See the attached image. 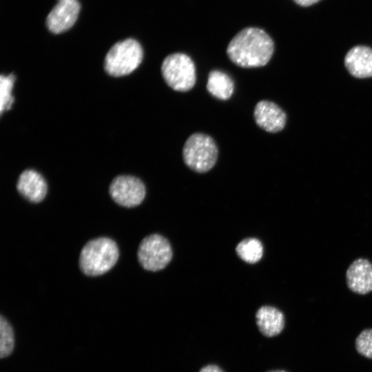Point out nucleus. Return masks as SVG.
I'll use <instances>...</instances> for the list:
<instances>
[{"label":"nucleus","instance_id":"obj_13","mask_svg":"<svg viewBox=\"0 0 372 372\" xmlns=\"http://www.w3.org/2000/svg\"><path fill=\"white\" fill-rule=\"evenodd\" d=\"M259 331L267 337L281 333L285 327V316L281 311L271 306H262L256 313Z\"/></svg>","mask_w":372,"mask_h":372},{"label":"nucleus","instance_id":"obj_14","mask_svg":"<svg viewBox=\"0 0 372 372\" xmlns=\"http://www.w3.org/2000/svg\"><path fill=\"white\" fill-rule=\"evenodd\" d=\"M234 89L231 78L219 70H212L209 73L207 90L214 97L220 100L229 99Z\"/></svg>","mask_w":372,"mask_h":372},{"label":"nucleus","instance_id":"obj_3","mask_svg":"<svg viewBox=\"0 0 372 372\" xmlns=\"http://www.w3.org/2000/svg\"><path fill=\"white\" fill-rule=\"evenodd\" d=\"M143 57L141 44L134 39H126L110 49L105 58V70L114 76L127 75L138 67Z\"/></svg>","mask_w":372,"mask_h":372},{"label":"nucleus","instance_id":"obj_9","mask_svg":"<svg viewBox=\"0 0 372 372\" xmlns=\"http://www.w3.org/2000/svg\"><path fill=\"white\" fill-rule=\"evenodd\" d=\"M254 120L262 130L271 133L281 131L285 126V112L276 103L266 100L257 103L254 111Z\"/></svg>","mask_w":372,"mask_h":372},{"label":"nucleus","instance_id":"obj_10","mask_svg":"<svg viewBox=\"0 0 372 372\" xmlns=\"http://www.w3.org/2000/svg\"><path fill=\"white\" fill-rule=\"evenodd\" d=\"M347 286L353 292L366 294L372 291V264L366 259L358 258L346 273Z\"/></svg>","mask_w":372,"mask_h":372},{"label":"nucleus","instance_id":"obj_8","mask_svg":"<svg viewBox=\"0 0 372 372\" xmlns=\"http://www.w3.org/2000/svg\"><path fill=\"white\" fill-rule=\"evenodd\" d=\"M46 17V26L54 34L62 33L73 26L79 17L81 5L78 0H57Z\"/></svg>","mask_w":372,"mask_h":372},{"label":"nucleus","instance_id":"obj_11","mask_svg":"<svg viewBox=\"0 0 372 372\" xmlns=\"http://www.w3.org/2000/svg\"><path fill=\"white\" fill-rule=\"evenodd\" d=\"M17 189L22 196L32 203L42 201L48 190L43 177L33 169H26L20 174Z\"/></svg>","mask_w":372,"mask_h":372},{"label":"nucleus","instance_id":"obj_12","mask_svg":"<svg viewBox=\"0 0 372 372\" xmlns=\"http://www.w3.org/2000/svg\"><path fill=\"white\" fill-rule=\"evenodd\" d=\"M344 64L349 72L356 78L372 76V48L353 47L345 56Z\"/></svg>","mask_w":372,"mask_h":372},{"label":"nucleus","instance_id":"obj_5","mask_svg":"<svg viewBox=\"0 0 372 372\" xmlns=\"http://www.w3.org/2000/svg\"><path fill=\"white\" fill-rule=\"evenodd\" d=\"M161 73L165 83L176 91H189L196 83L195 65L183 53H173L166 56L161 65Z\"/></svg>","mask_w":372,"mask_h":372},{"label":"nucleus","instance_id":"obj_19","mask_svg":"<svg viewBox=\"0 0 372 372\" xmlns=\"http://www.w3.org/2000/svg\"><path fill=\"white\" fill-rule=\"evenodd\" d=\"M199 372H223V371L216 365H207L203 367Z\"/></svg>","mask_w":372,"mask_h":372},{"label":"nucleus","instance_id":"obj_15","mask_svg":"<svg viewBox=\"0 0 372 372\" xmlns=\"http://www.w3.org/2000/svg\"><path fill=\"white\" fill-rule=\"evenodd\" d=\"M238 256L248 263L258 262L263 254V247L256 238H246L238 243L236 248Z\"/></svg>","mask_w":372,"mask_h":372},{"label":"nucleus","instance_id":"obj_2","mask_svg":"<svg viewBox=\"0 0 372 372\" xmlns=\"http://www.w3.org/2000/svg\"><path fill=\"white\" fill-rule=\"evenodd\" d=\"M118 249L110 238L100 237L88 241L79 256V267L83 273L97 276L108 271L118 258Z\"/></svg>","mask_w":372,"mask_h":372},{"label":"nucleus","instance_id":"obj_4","mask_svg":"<svg viewBox=\"0 0 372 372\" xmlns=\"http://www.w3.org/2000/svg\"><path fill=\"white\" fill-rule=\"evenodd\" d=\"M218 150L214 140L202 133L192 134L183 148V158L187 167L194 172L203 173L216 164Z\"/></svg>","mask_w":372,"mask_h":372},{"label":"nucleus","instance_id":"obj_7","mask_svg":"<svg viewBox=\"0 0 372 372\" xmlns=\"http://www.w3.org/2000/svg\"><path fill=\"white\" fill-rule=\"evenodd\" d=\"M112 198L118 205L132 207L138 205L145 196L143 183L132 176H118L112 181L110 188Z\"/></svg>","mask_w":372,"mask_h":372},{"label":"nucleus","instance_id":"obj_21","mask_svg":"<svg viewBox=\"0 0 372 372\" xmlns=\"http://www.w3.org/2000/svg\"><path fill=\"white\" fill-rule=\"evenodd\" d=\"M268 372H287V371H282V370H274V371H271Z\"/></svg>","mask_w":372,"mask_h":372},{"label":"nucleus","instance_id":"obj_18","mask_svg":"<svg viewBox=\"0 0 372 372\" xmlns=\"http://www.w3.org/2000/svg\"><path fill=\"white\" fill-rule=\"evenodd\" d=\"M355 346L360 354L372 359V329L363 330L356 338Z\"/></svg>","mask_w":372,"mask_h":372},{"label":"nucleus","instance_id":"obj_6","mask_svg":"<svg viewBox=\"0 0 372 372\" xmlns=\"http://www.w3.org/2000/svg\"><path fill=\"white\" fill-rule=\"evenodd\" d=\"M137 255L145 269L157 271L164 269L170 262L172 251L166 238L159 234H152L141 241Z\"/></svg>","mask_w":372,"mask_h":372},{"label":"nucleus","instance_id":"obj_17","mask_svg":"<svg viewBox=\"0 0 372 372\" xmlns=\"http://www.w3.org/2000/svg\"><path fill=\"white\" fill-rule=\"evenodd\" d=\"M0 355L1 358H3L12 353L14 344V331L12 327L7 320L3 316H1L0 320Z\"/></svg>","mask_w":372,"mask_h":372},{"label":"nucleus","instance_id":"obj_20","mask_svg":"<svg viewBox=\"0 0 372 372\" xmlns=\"http://www.w3.org/2000/svg\"><path fill=\"white\" fill-rule=\"evenodd\" d=\"M296 3L302 6H309L313 5L320 0H293Z\"/></svg>","mask_w":372,"mask_h":372},{"label":"nucleus","instance_id":"obj_16","mask_svg":"<svg viewBox=\"0 0 372 372\" xmlns=\"http://www.w3.org/2000/svg\"><path fill=\"white\" fill-rule=\"evenodd\" d=\"M15 81L13 74L8 76L3 74L0 77V112L3 114L4 111L8 110L14 103V97L12 95V90Z\"/></svg>","mask_w":372,"mask_h":372},{"label":"nucleus","instance_id":"obj_1","mask_svg":"<svg viewBox=\"0 0 372 372\" xmlns=\"http://www.w3.org/2000/svg\"><path fill=\"white\" fill-rule=\"evenodd\" d=\"M274 51L271 38L263 30L247 28L230 41L227 48L229 59L241 68H258L265 65Z\"/></svg>","mask_w":372,"mask_h":372}]
</instances>
